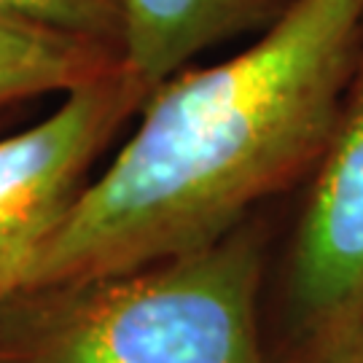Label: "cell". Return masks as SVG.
<instances>
[{
	"label": "cell",
	"mask_w": 363,
	"mask_h": 363,
	"mask_svg": "<svg viewBox=\"0 0 363 363\" xmlns=\"http://www.w3.org/2000/svg\"><path fill=\"white\" fill-rule=\"evenodd\" d=\"M148 91L124 65L60 97L33 124L0 135V307L27 288L40 247L130 127Z\"/></svg>",
	"instance_id": "3"
},
{
	"label": "cell",
	"mask_w": 363,
	"mask_h": 363,
	"mask_svg": "<svg viewBox=\"0 0 363 363\" xmlns=\"http://www.w3.org/2000/svg\"><path fill=\"white\" fill-rule=\"evenodd\" d=\"M288 0H124V62L148 89L199 54L259 35Z\"/></svg>",
	"instance_id": "5"
},
{
	"label": "cell",
	"mask_w": 363,
	"mask_h": 363,
	"mask_svg": "<svg viewBox=\"0 0 363 363\" xmlns=\"http://www.w3.org/2000/svg\"><path fill=\"white\" fill-rule=\"evenodd\" d=\"M288 307L312 352L363 325V40L294 229Z\"/></svg>",
	"instance_id": "4"
},
{
	"label": "cell",
	"mask_w": 363,
	"mask_h": 363,
	"mask_svg": "<svg viewBox=\"0 0 363 363\" xmlns=\"http://www.w3.org/2000/svg\"><path fill=\"white\" fill-rule=\"evenodd\" d=\"M312 363H363V325L312 352Z\"/></svg>",
	"instance_id": "8"
},
{
	"label": "cell",
	"mask_w": 363,
	"mask_h": 363,
	"mask_svg": "<svg viewBox=\"0 0 363 363\" xmlns=\"http://www.w3.org/2000/svg\"><path fill=\"white\" fill-rule=\"evenodd\" d=\"M0 13L124 54V0H0Z\"/></svg>",
	"instance_id": "7"
},
{
	"label": "cell",
	"mask_w": 363,
	"mask_h": 363,
	"mask_svg": "<svg viewBox=\"0 0 363 363\" xmlns=\"http://www.w3.org/2000/svg\"><path fill=\"white\" fill-rule=\"evenodd\" d=\"M361 40L363 0H288L240 52L156 84L40 247L27 288L208 247L310 178Z\"/></svg>",
	"instance_id": "1"
},
{
	"label": "cell",
	"mask_w": 363,
	"mask_h": 363,
	"mask_svg": "<svg viewBox=\"0 0 363 363\" xmlns=\"http://www.w3.org/2000/svg\"><path fill=\"white\" fill-rule=\"evenodd\" d=\"M264 232L130 272L25 288L0 307V363H269L259 334Z\"/></svg>",
	"instance_id": "2"
},
{
	"label": "cell",
	"mask_w": 363,
	"mask_h": 363,
	"mask_svg": "<svg viewBox=\"0 0 363 363\" xmlns=\"http://www.w3.org/2000/svg\"><path fill=\"white\" fill-rule=\"evenodd\" d=\"M124 65L113 46L0 13V108L67 97Z\"/></svg>",
	"instance_id": "6"
}]
</instances>
